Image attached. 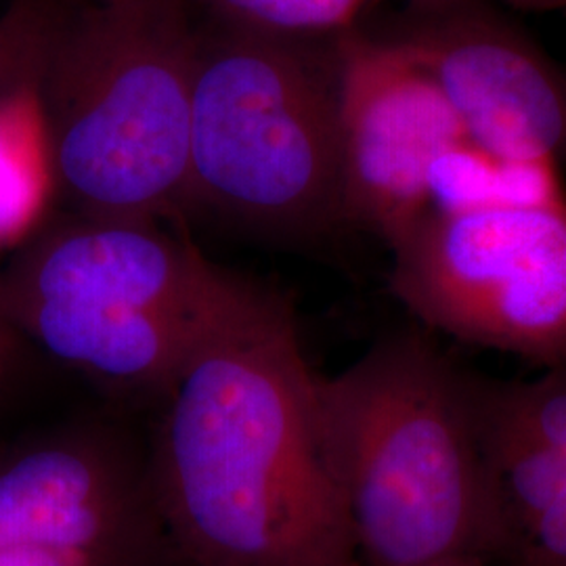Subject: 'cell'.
I'll use <instances>...</instances> for the list:
<instances>
[{"instance_id": "obj_1", "label": "cell", "mask_w": 566, "mask_h": 566, "mask_svg": "<svg viewBox=\"0 0 566 566\" xmlns=\"http://www.w3.org/2000/svg\"><path fill=\"white\" fill-rule=\"evenodd\" d=\"M315 378L292 306L240 275L149 430L156 500L187 566H359Z\"/></svg>"}, {"instance_id": "obj_2", "label": "cell", "mask_w": 566, "mask_h": 566, "mask_svg": "<svg viewBox=\"0 0 566 566\" xmlns=\"http://www.w3.org/2000/svg\"><path fill=\"white\" fill-rule=\"evenodd\" d=\"M479 378L420 327L376 340L336 376L317 374L325 464L359 566L493 565L500 510Z\"/></svg>"}, {"instance_id": "obj_3", "label": "cell", "mask_w": 566, "mask_h": 566, "mask_svg": "<svg viewBox=\"0 0 566 566\" xmlns=\"http://www.w3.org/2000/svg\"><path fill=\"white\" fill-rule=\"evenodd\" d=\"M198 36L187 0L86 2L61 21L42 105L72 214L163 223L187 208Z\"/></svg>"}, {"instance_id": "obj_4", "label": "cell", "mask_w": 566, "mask_h": 566, "mask_svg": "<svg viewBox=\"0 0 566 566\" xmlns=\"http://www.w3.org/2000/svg\"><path fill=\"white\" fill-rule=\"evenodd\" d=\"M0 280V317L109 395L158 405L240 273L163 223L42 221Z\"/></svg>"}, {"instance_id": "obj_5", "label": "cell", "mask_w": 566, "mask_h": 566, "mask_svg": "<svg viewBox=\"0 0 566 566\" xmlns=\"http://www.w3.org/2000/svg\"><path fill=\"white\" fill-rule=\"evenodd\" d=\"M280 243L348 227L336 51L217 25L200 32L187 208Z\"/></svg>"}, {"instance_id": "obj_6", "label": "cell", "mask_w": 566, "mask_h": 566, "mask_svg": "<svg viewBox=\"0 0 566 566\" xmlns=\"http://www.w3.org/2000/svg\"><path fill=\"white\" fill-rule=\"evenodd\" d=\"M390 252V290L426 329L566 365L563 200L434 208Z\"/></svg>"}, {"instance_id": "obj_7", "label": "cell", "mask_w": 566, "mask_h": 566, "mask_svg": "<svg viewBox=\"0 0 566 566\" xmlns=\"http://www.w3.org/2000/svg\"><path fill=\"white\" fill-rule=\"evenodd\" d=\"M0 566H187L149 432L102 409L0 449Z\"/></svg>"}, {"instance_id": "obj_8", "label": "cell", "mask_w": 566, "mask_h": 566, "mask_svg": "<svg viewBox=\"0 0 566 566\" xmlns=\"http://www.w3.org/2000/svg\"><path fill=\"white\" fill-rule=\"evenodd\" d=\"M338 130L348 227L392 248L434 206L453 156L472 151L441 88L397 41H336Z\"/></svg>"}, {"instance_id": "obj_9", "label": "cell", "mask_w": 566, "mask_h": 566, "mask_svg": "<svg viewBox=\"0 0 566 566\" xmlns=\"http://www.w3.org/2000/svg\"><path fill=\"white\" fill-rule=\"evenodd\" d=\"M397 42L441 88L476 156L531 172L566 160V76L510 23L462 2Z\"/></svg>"}, {"instance_id": "obj_10", "label": "cell", "mask_w": 566, "mask_h": 566, "mask_svg": "<svg viewBox=\"0 0 566 566\" xmlns=\"http://www.w3.org/2000/svg\"><path fill=\"white\" fill-rule=\"evenodd\" d=\"M500 547L493 565L566 566V462L512 441L493 462Z\"/></svg>"}, {"instance_id": "obj_11", "label": "cell", "mask_w": 566, "mask_h": 566, "mask_svg": "<svg viewBox=\"0 0 566 566\" xmlns=\"http://www.w3.org/2000/svg\"><path fill=\"white\" fill-rule=\"evenodd\" d=\"M217 25L277 41L311 42L353 32L371 0H196Z\"/></svg>"}, {"instance_id": "obj_12", "label": "cell", "mask_w": 566, "mask_h": 566, "mask_svg": "<svg viewBox=\"0 0 566 566\" xmlns=\"http://www.w3.org/2000/svg\"><path fill=\"white\" fill-rule=\"evenodd\" d=\"M486 418L566 462V365L547 367L535 380L481 376Z\"/></svg>"}, {"instance_id": "obj_13", "label": "cell", "mask_w": 566, "mask_h": 566, "mask_svg": "<svg viewBox=\"0 0 566 566\" xmlns=\"http://www.w3.org/2000/svg\"><path fill=\"white\" fill-rule=\"evenodd\" d=\"M512 7L528 9V11H554L566 9V0H506Z\"/></svg>"}, {"instance_id": "obj_14", "label": "cell", "mask_w": 566, "mask_h": 566, "mask_svg": "<svg viewBox=\"0 0 566 566\" xmlns=\"http://www.w3.org/2000/svg\"><path fill=\"white\" fill-rule=\"evenodd\" d=\"M409 2H413L416 7L424 9L428 13H439V11H446L449 7L462 4V2H468V0H409Z\"/></svg>"}, {"instance_id": "obj_15", "label": "cell", "mask_w": 566, "mask_h": 566, "mask_svg": "<svg viewBox=\"0 0 566 566\" xmlns=\"http://www.w3.org/2000/svg\"><path fill=\"white\" fill-rule=\"evenodd\" d=\"M434 566H486L485 563H479V560H451V563H441V565Z\"/></svg>"}, {"instance_id": "obj_16", "label": "cell", "mask_w": 566, "mask_h": 566, "mask_svg": "<svg viewBox=\"0 0 566 566\" xmlns=\"http://www.w3.org/2000/svg\"><path fill=\"white\" fill-rule=\"evenodd\" d=\"M91 2H116V0H91Z\"/></svg>"}]
</instances>
